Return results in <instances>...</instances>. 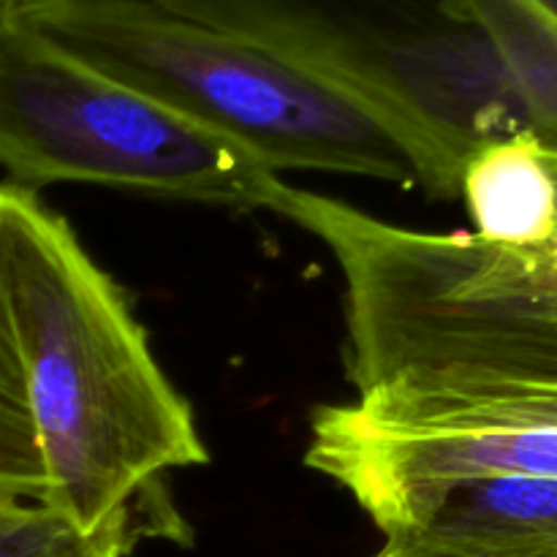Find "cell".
Returning <instances> with one entry per match:
<instances>
[{
	"instance_id": "14",
	"label": "cell",
	"mask_w": 557,
	"mask_h": 557,
	"mask_svg": "<svg viewBox=\"0 0 557 557\" xmlns=\"http://www.w3.org/2000/svg\"><path fill=\"white\" fill-rule=\"evenodd\" d=\"M533 3L542 5V9L547 11V14H553L555 20H557V0H533Z\"/></svg>"
},
{
	"instance_id": "16",
	"label": "cell",
	"mask_w": 557,
	"mask_h": 557,
	"mask_svg": "<svg viewBox=\"0 0 557 557\" xmlns=\"http://www.w3.org/2000/svg\"><path fill=\"white\" fill-rule=\"evenodd\" d=\"M389 553H392V549H389ZM397 557H400V555H397Z\"/></svg>"
},
{
	"instance_id": "1",
	"label": "cell",
	"mask_w": 557,
	"mask_h": 557,
	"mask_svg": "<svg viewBox=\"0 0 557 557\" xmlns=\"http://www.w3.org/2000/svg\"><path fill=\"white\" fill-rule=\"evenodd\" d=\"M0 302L47 471L44 506L128 557L190 544L166 476L210 462L128 297L36 190L0 183Z\"/></svg>"
},
{
	"instance_id": "15",
	"label": "cell",
	"mask_w": 557,
	"mask_h": 557,
	"mask_svg": "<svg viewBox=\"0 0 557 557\" xmlns=\"http://www.w3.org/2000/svg\"><path fill=\"white\" fill-rule=\"evenodd\" d=\"M373 557H395V555H392V553H389V549H384V547H381V549H379V553H375Z\"/></svg>"
},
{
	"instance_id": "9",
	"label": "cell",
	"mask_w": 557,
	"mask_h": 557,
	"mask_svg": "<svg viewBox=\"0 0 557 557\" xmlns=\"http://www.w3.org/2000/svg\"><path fill=\"white\" fill-rule=\"evenodd\" d=\"M471 5L520 90L533 136L557 158V20L533 0H471Z\"/></svg>"
},
{
	"instance_id": "4",
	"label": "cell",
	"mask_w": 557,
	"mask_h": 557,
	"mask_svg": "<svg viewBox=\"0 0 557 557\" xmlns=\"http://www.w3.org/2000/svg\"><path fill=\"white\" fill-rule=\"evenodd\" d=\"M22 16L92 69L248 150L270 172L419 188L408 152L364 109L277 54L156 0H71Z\"/></svg>"
},
{
	"instance_id": "6",
	"label": "cell",
	"mask_w": 557,
	"mask_h": 557,
	"mask_svg": "<svg viewBox=\"0 0 557 557\" xmlns=\"http://www.w3.org/2000/svg\"><path fill=\"white\" fill-rule=\"evenodd\" d=\"M305 466L357 506L406 484L557 476V337L517 346L495 381L462 395L319 408Z\"/></svg>"
},
{
	"instance_id": "2",
	"label": "cell",
	"mask_w": 557,
	"mask_h": 557,
	"mask_svg": "<svg viewBox=\"0 0 557 557\" xmlns=\"http://www.w3.org/2000/svg\"><path fill=\"white\" fill-rule=\"evenodd\" d=\"M297 65L379 120L433 199H460L468 158L533 134L471 0H156Z\"/></svg>"
},
{
	"instance_id": "10",
	"label": "cell",
	"mask_w": 557,
	"mask_h": 557,
	"mask_svg": "<svg viewBox=\"0 0 557 557\" xmlns=\"http://www.w3.org/2000/svg\"><path fill=\"white\" fill-rule=\"evenodd\" d=\"M47 471L33 428L25 373L0 302V504H44Z\"/></svg>"
},
{
	"instance_id": "13",
	"label": "cell",
	"mask_w": 557,
	"mask_h": 557,
	"mask_svg": "<svg viewBox=\"0 0 557 557\" xmlns=\"http://www.w3.org/2000/svg\"><path fill=\"white\" fill-rule=\"evenodd\" d=\"M14 11L20 14H33V11L49 9V5H60V3H71V0H5Z\"/></svg>"
},
{
	"instance_id": "5",
	"label": "cell",
	"mask_w": 557,
	"mask_h": 557,
	"mask_svg": "<svg viewBox=\"0 0 557 557\" xmlns=\"http://www.w3.org/2000/svg\"><path fill=\"white\" fill-rule=\"evenodd\" d=\"M0 166L27 190L92 183L264 210L275 172L234 141L112 79L0 0Z\"/></svg>"
},
{
	"instance_id": "11",
	"label": "cell",
	"mask_w": 557,
	"mask_h": 557,
	"mask_svg": "<svg viewBox=\"0 0 557 557\" xmlns=\"http://www.w3.org/2000/svg\"><path fill=\"white\" fill-rule=\"evenodd\" d=\"M0 557H125L117 547L85 539L44 504H0Z\"/></svg>"
},
{
	"instance_id": "3",
	"label": "cell",
	"mask_w": 557,
	"mask_h": 557,
	"mask_svg": "<svg viewBox=\"0 0 557 557\" xmlns=\"http://www.w3.org/2000/svg\"><path fill=\"white\" fill-rule=\"evenodd\" d=\"M286 218L341 270L357 397L430 395L490 354L557 337V286L517 272L473 232L397 226L305 188Z\"/></svg>"
},
{
	"instance_id": "7",
	"label": "cell",
	"mask_w": 557,
	"mask_h": 557,
	"mask_svg": "<svg viewBox=\"0 0 557 557\" xmlns=\"http://www.w3.org/2000/svg\"><path fill=\"white\" fill-rule=\"evenodd\" d=\"M359 509L400 557H557V476L406 484Z\"/></svg>"
},
{
	"instance_id": "8",
	"label": "cell",
	"mask_w": 557,
	"mask_h": 557,
	"mask_svg": "<svg viewBox=\"0 0 557 557\" xmlns=\"http://www.w3.org/2000/svg\"><path fill=\"white\" fill-rule=\"evenodd\" d=\"M460 199L473 234L504 248H536L555 234L557 177L533 134L484 145L468 158Z\"/></svg>"
},
{
	"instance_id": "12",
	"label": "cell",
	"mask_w": 557,
	"mask_h": 557,
	"mask_svg": "<svg viewBox=\"0 0 557 557\" xmlns=\"http://www.w3.org/2000/svg\"><path fill=\"white\" fill-rule=\"evenodd\" d=\"M549 161H553L557 177V158L549 156ZM498 248L500 253H504V259L509 261L517 272L533 277V281L553 283V286H557V226L553 237L544 245H536V248H504V245H498Z\"/></svg>"
}]
</instances>
